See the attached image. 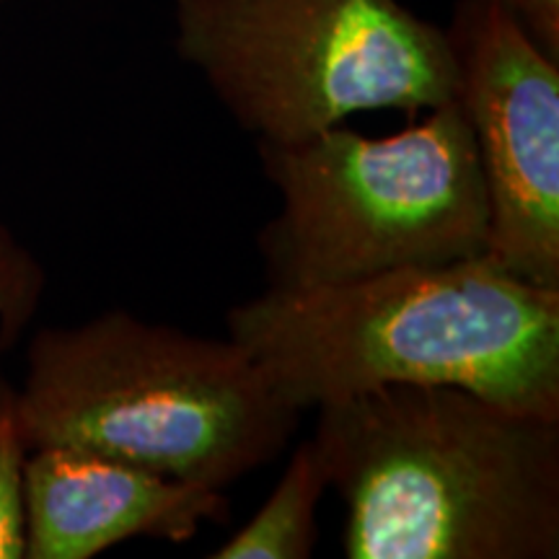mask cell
<instances>
[{"label":"cell","instance_id":"obj_1","mask_svg":"<svg viewBox=\"0 0 559 559\" xmlns=\"http://www.w3.org/2000/svg\"><path fill=\"white\" fill-rule=\"evenodd\" d=\"M228 337L300 412L362 391L456 386L559 417V288L489 257L236 304Z\"/></svg>","mask_w":559,"mask_h":559},{"label":"cell","instance_id":"obj_2","mask_svg":"<svg viewBox=\"0 0 559 559\" xmlns=\"http://www.w3.org/2000/svg\"><path fill=\"white\" fill-rule=\"evenodd\" d=\"M313 445L349 559H557L559 417L456 386L319 407Z\"/></svg>","mask_w":559,"mask_h":559},{"label":"cell","instance_id":"obj_3","mask_svg":"<svg viewBox=\"0 0 559 559\" xmlns=\"http://www.w3.org/2000/svg\"><path fill=\"white\" fill-rule=\"evenodd\" d=\"M26 445H68L226 489L275 461L300 409L234 340L111 309L45 326L19 386Z\"/></svg>","mask_w":559,"mask_h":559},{"label":"cell","instance_id":"obj_4","mask_svg":"<svg viewBox=\"0 0 559 559\" xmlns=\"http://www.w3.org/2000/svg\"><path fill=\"white\" fill-rule=\"evenodd\" d=\"M257 153L280 194L257 234L267 288H326L487 254L485 181L453 99L394 135L337 124L290 143L257 140Z\"/></svg>","mask_w":559,"mask_h":559},{"label":"cell","instance_id":"obj_5","mask_svg":"<svg viewBox=\"0 0 559 559\" xmlns=\"http://www.w3.org/2000/svg\"><path fill=\"white\" fill-rule=\"evenodd\" d=\"M174 50L254 140L453 99L445 29L402 0H171Z\"/></svg>","mask_w":559,"mask_h":559},{"label":"cell","instance_id":"obj_6","mask_svg":"<svg viewBox=\"0 0 559 559\" xmlns=\"http://www.w3.org/2000/svg\"><path fill=\"white\" fill-rule=\"evenodd\" d=\"M445 37L453 102L472 130L487 192V257L559 288V60L498 0H459Z\"/></svg>","mask_w":559,"mask_h":559},{"label":"cell","instance_id":"obj_7","mask_svg":"<svg viewBox=\"0 0 559 559\" xmlns=\"http://www.w3.org/2000/svg\"><path fill=\"white\" fill-rule=\"evenodd\" d=\"M228 519L226 489L68 445L26 453V559H91L128 539L181 544Z\"/></svg>","mask_w":559,"mask_h":559},{"label":"cell","instance_id":"obj_8","mask_svg":"<svg viewBox=\"0 0 559 559\" xmlns=\"http://www.w3.org/2000/svg\"><path fill=\"white\" fill-rule=\"evenodd\" d=\"M330 489L313 440L296 445L275 489L210 559H309L317 549V510Z\"/></svg>","mask_w":559,"mask_h":559},{"label":"cell","instance_id":"obj_9","mask_svg":"<svg viewBox=\"0 0 559 559\" xmlns=\"http://www.w3.org/2000/svg\"><path fill=\"white\" fill-rule=\"evenodd\" d=\"M19 386L0 373V559L24 557V464Z\"/></svg>","mask_w":559,"mask_h":559},{"label":"cell","instance_id":"obj_10","mask_svg":"<svg viewBox=\"0 0 559 559\" xmlns=\"http://www.w3.org/2000/svg\"><path fill=\"white\" fill-rule=\"evenodd\" d=\"M45 288V267L32 249L0 223V349H11L21 340L39 311Z\"/></svg>","mask_w":559,"mask_h":559},{"label":"cell","instance_id":"obj_11","mask_svg":"<svg viewBox=\"0 0 559 559\" xmlns=\"http://www.w3.org/2000/svg\"><path fill=\"white\" fill-rule=\"evenodd\" d=\"M544 52L559 60V0H498Z\"/></svg>","mask_w":559,"mask_h":559},{"label":"cell","instance_id":"obj_12","mask_svg":"<svg viewBox=\"0 0 559 559\" xmlns=\"http://www.w3.org/2000/svg\"><path fill=\"white\" fill-rule=\"evenodd\" d=\"M0 3H3V0H0Z\"/></svg>","mask_w":559,"mask_h":559}]
</instances>
